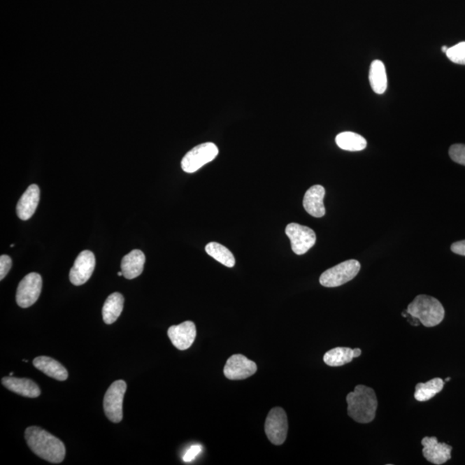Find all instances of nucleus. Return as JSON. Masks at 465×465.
<instances>
[{
  "instance_id": "10",
  "label": "nucleus",
  "mask_w": 465,
  "mask_h": 465,
  "mask_svg": "<svg viewBox=\"0 0 465 465\" xmlns=\"http://www.w3.org/2000/svg\"><path fill=\"white\" fill-rule=\"evenodd\" d=\"M95 265V256L92 252L89 250L81 252L70 271L71 282L76 286L85 284L92 277Z\"/></svg>"
},
{
  "instance_id": "6",
  "label": "nucleus",
  "mask_w": 465,
  "mask_h": 465,
  "mask_svg": "<svg viewBox=\"0 0 465 465\" xmlns=\"http://www.w3.org/2000/svg\"><path fill=\"white\" fill-rule=\"evenodd\" d=\"M127 385L122 380L114 382L108 389L105 399H103V409L106 417L111 422L118 423L122 420V401L125 395Z\"/></svg>"
},
{
  "instance_id": "19",
  "label": "nucleus",
  "mask_w": 465,
  "mask_h": 465,
  "mask_svg": "<svg viewBox=\"0 0 465 465\" xmlns=\"http://www.w3.org/2000/svg\"><path fill=\"white\" fill-rule=\"evenodd\" d=\"M361 353L362 352L359 348H336L327 352L324 357H323V360L327 366L332 367L342 366L352 362L353 359L359 358Z\"/></svg>"
},
{
  "instance_id": "20",
  "label": "nucleus",
  "mask_w": 465,
  "mask_h": 465,
  "mask_svg": "<svg viewBox=\"0 0 465 465\" xmlns=\"http://www.w3.org/2000/svg\"><path fill=\"white\" fill-rule=\"evenodd\" d=\"M124 297L120 293L115 292L108 296L102 310L103 322L109 325L116 322L124 310Z\"/></svg>"
},
{
  "instance_id": "22",
  "label": "nucleus",
  "mask_w": 465,
  "mask_h": 465,
  "mask_svg": "<svg viewBox=\"0 0 465 465\" xmlns=\"http://www.w3.org/2000/svg\"><path fill=\"white\" fill-rule=\"evenodd\" d=\"M338 147L345 151H362L367 146V141L359 134L342 132L336 138Z\"/></svg>"
},
{
  "instance_id": "29",
  "label": "nucleus",
  "mask_w": 465,
  "mask_h": 465,
  "mask_svg": "<svg viewBox=\"0 0 465 465\" xmlns=\"http://www.w3.org/2000/svg\"><path fill=\"white\" fill-rule=\"evenodd\" d=\"M454 254L465 256V241H457L453 243L451 247Z\"/></svg>"
},
{
  "instance_id": "31",
  "label": "nucleus",
  "mask_w": 465,
  "mask_h": 465,
  "mask_svg": "<svg viewBox=\"0 0 465 465\" xmlns=\"http://www.w3.org/2000/svg\"><path fill=\"white\" fill-rule=\"evenodd\" d=\"M117 275H118L119 277L124 276V274H122V271H119Z\"/></svg>"
},
{
  "instance_id": "23",
  "label": "nucleus",
  "mask_w": 465,
  "mask_h": 465,
  "mask_svg": "<svg viewBox=\"0 0 465 465\" xmlns=\"http://www.w3.org/2000/svg\"><path fill=\"white\" fill-rule=\"evenodd\" d=\"M445 386V381L440 378L431 379L427 382H420L415 387V398L418 401H429L440 393Z\"/></svg>"
},
{
  "instance_id": "28",
  "label": "nucleus",
  "mask_w": 465,
  "mask_h": 465,
  "mask_svg": "<svg viewBox=\"0 0 465 465\" xmlns=\"http://www.w3.org/2000/svg\"><path fill=\"white\" fill-rule=\"evenodd\" d=\"M201 452H202V446L199 445H193L185 452L183 459L185 463L192 462Z\"/></svg>"
},
{
  "instance_id": "16",
  "label": "nucleus",
  "mask_w": 465,
  "mask_h": 465,
  "mask_svg": "<svg viewBox=\"0 0 465 465\" xmlns=\"http://www.w3.org/2000/svg\"><path fill=\"white\" fill-rule=\"evenodd\" d=\"M2 385L17 395L29 398H36L41 395L39 386L31 379L17 378L10 375L2 378Z\"/></svg>"
},
{
  "instance_id": "5",
  "label": "nucleus",
  "mask_w": 465,
  "mask_h": 465,
  "mask_svg": "<svg viewBox=\"0 0 465 465\" xmlns=\"http://www.w3.org/2000/svg\"><path fill=\"white\" fill-rule=\"evenodd\" d=\"M218 154V148L213 143L200 144L184 156L181 162L182 169L187 173H195L201 167L213 161Z\"/></svg>"
},
{
  "instance_id": "30",
  "label": "nucleus",
  "mask_w": 465,
  "mask_h": 465,
  "mask_svg": "<svg viewBox=\"0 0 465 465\" xmlns=\"http://www.w3.org/2000/svg\"><path fill=\"white\" fill-rule=\"evenodd\" d=\"M448 47H446V46H443L442 47V51L444 52V53H445V52L448 51Z\"/></svg>"
},
{
  "instance_id": "7",
  "label": "nucleus",
  "mask_w": 465,
  "mask_h": 465,
  "mask_svg": "<svg viewBox=\"0 0 465 465\" xmlns=\"http://www.w3.org/2000/svg\"><path fill=\"white\" fill-rule=\"evenodd\" d=\"M265 431L267 438L273 445L284 444L288 433V419L284 409H271L266 420Z\"/></svg>"
},
{
  "instance_id": "18",
  "label": "nucleus",
  "mask_w": 465,
  "mask_h": 465,
  "mask_svg": "<svg viewBox=\"0 0 465 465\" xmlns=\"http://www.w3.org/2000/svg\"><path fill=\"white\" fill-rule=\"evenodd\" d=\"M33 364L44 374L58 381H65L69 378V372L61 363L50 357H37L33 361Z\"/></svg>"
},
{
  "instance_id": "32",
  "label": "nucleus",
  "mask_w": 465,
  "mask_h": 465,
  "mask_svg": "<svg viewBox=\"0 0 465 465\" xmlns=\"http://www.w3.org/2000/svg\"><path fill=\"white\" fill-rule=\"evenodd\" d=\"M450 380H451V378H446V379H445V382H449Z\"/></svg>"
},
{
  "instance_id": "4",
  "label": "nucleus",
  "mask_w": 465,
  "mask_h": 465,
  "mask_svg": "<svg viewBox=\"0 0 465 465\" xmlns=\"http://www.w3.org/2000/svg\"><path fill=\"white\" fill-rule=\"evenodd\" d=\"M359 271L360 263L358 260L349 259L324 271L320 278V284L324 287H338L352 280Z\"/></svg>"
},
{
  "instance_id": "25",
  "label": "nucleus",
  "mask_w": 465,
  "mask_h": 465,
  "mask_svg": "<svg viewBox=\"0 0 465 465\" xmlns=\"http://www.w3.org/2000/svg\"><path fill=\"white\" fill-rule=\"evenodd\" d=\"M445 54L450 61L456 63V64L465 65V42L457 43L456 45L449 48Z\"/></svg>"
},
{
  "instance_id": "13",
  "label": "nucleus",
  "mask_w": 465,
  "mask_h": 465,
  "mask_svg": "<svg viewBox=\"0 0 465 465\" xmlns=\"http://www.w3.org/2000/svg\"><path fill=\"white\" fill-rule=\"evenodd\" d=\"M169 337L175 348L185 351L192 347L196 336V329L192 322H185L180 325L169 327Z\"/></svg>"
},
{
  "instance_id": "21",
  "label": "nucleus",
  "mask_w": 465,
  "mask_h": 465,
  "mask_svg": "<svg viewBox=\"0 0 465 465\" xmlns=\"http://www.w3.org/2000/svg\"><path fill=\"white\" fill-rule=\"evenodd\" d=\"M369 81L372 90L377 94H382L386 92L388 85L386 69L384 63L379 59H375L371 64Z\"/></svg>"
},
{
  "instance_id": "17",
  "label": "nucleus",
  "mask_w": 465,
  "mask_h": 465,
  "mask_svg": "<svg viewBox=\"0 0 465 465\" xmlns=\"http://www.w3.org/2000/svg\"><path fill=\"white\" fill-rule=\"evenodd\" d=\"M146 257L143 252L136 249L122 259L121 269L125 278L134 279L143 273Z\"/></svg>"
},
{
  "instance_id": "24",
  "label": "nucleus",
  "mask_w": 465,
  "mask_h": 465,
  "mask_svg": "<svg viewBox=\"0 0 465 465\" xmlns=\"http://www.w3.org/2000/svg\"><path fill=\"white\" fill-rule=\"evenodd\" d=\"M206 251L208 255L222 264L223 266L231 268L236 265V259L232 252L224 245L217 243H210L206 245Z\"/></svg>"
},
{
  "instance_id": "11",
  "label": "nucleus",
  "mask_w": 465,
  "mask_h": 465,
  "mask_svg": "<svg viewBox=\"0 0 465 465\" xmlns=\"http://www.w3.org/2000/svg\"><path fill=\"white\" fill-rule=\"evenodd\" d=\"M257 371V364L247 357L234 355L227 361L223 370L225 377L230 380H243L250 378Z\"/></svg>"
},
{
  "instance_id": "12",
  "label": "nucleus",
  "mask_w": 465,
  "mask_h": 465,
  "mask_svg": "<svg viewBox=\"0 0 465 465\" xmlns=\"http://www.w3.org/2000/svg\"><path fill=\"white\" fill-rule=\"evenodd\" d=\"M422 445L423 456L429 462L441 465L451 459L452 446L438 442L436 437L423 438Z\"/></svg>"
},
{
  "instance_id": "26",
  "label": "nucleus",
  "mask_w": 465,
  "mask_h": 465,
  "mask_svg": "<svg viewBox=\"0 0 465 465\" xmlns=\"http://www.w3.org/2000/svg\"><path fill=\"white\" fill-rule=\"evenodd\" d=\"M450 157L454 162L465 166V145L454 144L449 150Z\"/></svg>"
},
{
  "instance_id": "3",
  "label": "nucleus",
  "mask_w": 465,
  "mask_h": 465,
  "mask_svg": "<svg viewBox=\"0 0 465 465\" xmlns=\"http://www.w3.org/2000/svg\"><path fill=\"white\" fill-rule=\"evenodd\" d=\"M406 312L427 327L441 324L445 317V308L440 301L427 295L416 296L408 305Z\"/></svg>"
},
{
  "instance_id": "27",
  "label": "nucleus",
  "mask_w": 465,
  "mask_h": 465,
  "mask_svg": "<svg viewBox=\"0 0 465 465\" xmlns=\"http://www.w3.org/2000/svg\"><path fill=\"white\" fill-rule=\"evenodd\" d=\"M10 268H12V259L8 255H1L0 257V279L1 280L8 274Z\"/></svg>"
},
{
  "instance_id": "33",
  "label": "nucleus",
  "mask_w": 465,
  "mask_h": 465,
  "mask_svg": "<svg viewBox=\"0 0 465 465\" xmlns=\"http://www.w3.org/2000/svg\"><path fill=\"white\" fill-rule=\"evenodd\" d=\"M14 245H15L14 244L10 245V248H13Z\"/></svg>"
},
{
  "instance_id": "15",
  "label": "nucleus",
  "mask_w": 465,
  "mask_h": 465,
  "mask_svg": "<svg viewBox=\"0 0 465 465\" xmlns=\"http://www.w3.org/2000/svg\"><path fill=\"white\" fill-rule=\"evenodd\" d=\"M40 200V189L38 185H29L22 195L17 204V217L23 221H27L34 215Z\"/></svg>"
},
{
  "instance_id": "8",
  "label": "nucleus",
  "mask_w": 465,
  "mask_h": 465,
  "mask_svg": "<svg viewBox=\"0 0 465 465\" xmlns=\"http://www.w3.org/2000/svg\"><path fill=\"white\" fill-rule=\"evenodd\" d=\"M43 279L36 273H29L22 279L17 289L16 300L18 306L29 308L38 300L42 292Z\"/></svg>"
},
{
  "instance_id": "1",
  "label": "nucleus",
  "mask_w": 465,
  "mask_h": 465,
  "mask_svg": "<svg viewBox=\"0 0 465 465\" xmlns=\"http://www.w3.org/2000/svg\"><path fill=\"white\" fill-rule=\"evenodd\" d=\"M24 436L29 449L41 459L53 464H59L64 460V444L46 430L39 427H29L26 429Z\"/></svg>"
},
{
  "instance_id": "9",
  "label": "nucleus",
  "mask_w": 465,
  "mask_h": 465,
  "mask_svg": "<svg viewBox=\"0 0 465 465\" xmlns=\"http://www.w3.org/2000/svg\"><path fill=\"white\" fill-rule=\"evenodd\" d=\"M285 234L291 240L294 254L297 255L306 254L316 243L314 230L297 223H289L286 226Z\"/></svg>"
},
{
  "instance_id": "2",
  "label": "nucleus",
  "mask_w": 465,
  "mask_h": 465,
  "mask_svg": "<svg viewBox=\"0 0 465 465\" xmlns=\"http://www.w3.org/2000/svg\"><path fill=\"white\" fill-rule=\"evenodd\" d=\"M347 401L348 415L356 422L366 424L375 419L378 401L373 389L357 385L355 392L348 394Z\"/></svg>"
},
{
  "instance_id": "14",
  "label": "nucleus",
  "mask_w": 465,
  "mask_h": 465,
  "mask_svg": "<svg viewBox=\"0 0 465 465\" xmlns=\"http://www.w3.org/2000/svg\"><path fill=\"white\" fill-rule=\"evenodd\" d=\"M325 192L323 186L315 185L305 193L303 207L312 217L316 218L324 217L326 210L323 200H324Z\"/></svg>"
}]
</instances>
